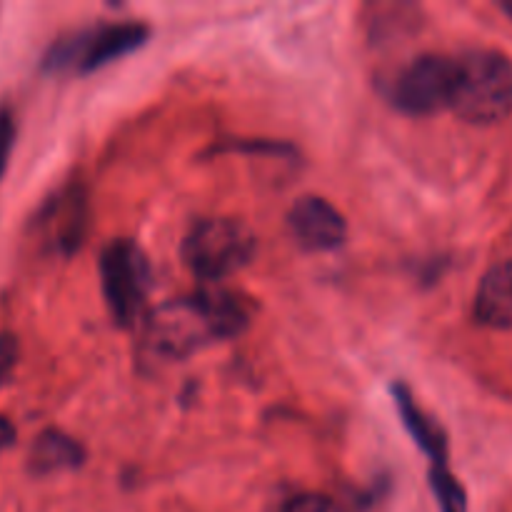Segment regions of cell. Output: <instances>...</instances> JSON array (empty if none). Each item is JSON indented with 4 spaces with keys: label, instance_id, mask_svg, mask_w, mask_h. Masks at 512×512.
<instances>
[{
    "label": "cell",
    "instance_id": "obj_1",
    "mask_svg": "<svg viewBox=\"0 0 512 512\" xmlns=\"http://www.w3.org/2000/svg\"><path fill=\"white\" fill-rule=\"evenodd\" d=\"M250 325V310L228 290H203L190 298L168 300L150 310L145 340L160 358L185 360L208 345L238 338Z\"/></svg>",
    "mask_w": 512,
    "mask_h": 512
},
{
    "label": "cell",
    "instance_id": "obj_2",
    "mask_svg": "<svg viewBox=\"0 0 512 512\" xmlns=\"http://www.w3.org/2000/svg\"><path fill=\"white\" fill-rule=\"evenodd\" d=\"M450 110L473 125L503 123L512 113V60L493 48L468 50L455 60Z\"/></svg>",
    "mask_w": 512,
    "mask_h": 512
},
{
    "label": "cell",
    "instance_id": "obj_3",
    "mask_svg": "<svg viewBox=\"0 0 512 512\" xmlns=\"http://www.w3.org/2000/svg\"><path fill=\"white\" fill-rule=\"evenodd\" d=\"M255 255V235L240 220L208 218L190 228L183 260L200 280H223L240 273Z\"/></svg>",
    "mask_w": 512,
    "mask_h": 512
},
{
    "label": "cell",
    "instance_id": "obj_4",
    "mask_svg": "<svg viewBox=\"0 0 512 512\" xmlns=\"http://www.w3.org/2000/svg\"><path fill=\"white\" fill-rule=\"evenodd\" d=\"M150 38V28L143 23H103L75 33L70 38L55 40L45 53V70H73L88 75L113 60L125 58L143 48Z\"/></svg>",
    "mask_w": 512,
    "mask_h": 512
},
{
    "label": "cell",
    "instance_id": "obj_5",
    "mask_svg": "<svg viewBox=\"0 0 512 512\" xmlns=\"http://www.w3.org/2000/svg\"><path fill=\"white\" fill-rule=\"evenodd\" d=\"M150 273L148 258L130 240H113L100 255V285L110 315L118 325H133L148 300Z\"/></svg>",
    "mask_w": 512,
    "mask_h": 512
},
{
    "label": "cell",
    "instance_id": "obj_6",
    "mask_svg": "<svg viewBox=\"0 0 512 512\" xmlns=\"http://www.w3.org/2000/svg\"><path fill=\"white\" fill-rule=\"evenodd\" d=\"M455 85V60L438 53L418 55L393 85V103L400 113L423 115L450 108Z\"/></svg>",
    "mask_w": 512,
    "mask_h": 512
},
{
    "label": "cell",
    "instance_id": "obj_7",
    "mask_svg": "<svg viewBox=\"0 0 512 512\" xmlns=\"http://www.w3.org/2000/svg\"><path fill=\"white\" fill-rule=\"evenodd\" d=\"M288 230L300 248L310 253L335 250L348 238V223L335 205L318 195H303L288 210Z\"/></svg>",
    "mask_w": 512,
    "mask_h": 512
},
{
    "label": "cell",
    "instance_id": "obj_8",
    "mask_svg": "<svg viewBox=\"0 0 512 512\" xmlns=\"http://www.w3.org/2000/svg\"><path fill=\"white\" fill-rule=\"evenodd\" d=\"M395 400V408H398L400 420H403L405 430L410 433L413 443L423 450L430 458V468H443L448 465V440H445V433L440 430V425L415 403L413 393L408 390V385L395 383L390 388Z\"/></svg>",
    "mask_w": 512,
    "mask_h": 512
},
{
    "label": "cell",
    "instance_id": "obj_9",
    "mask_svg": "<svg viewBox=\"0 0 512 512\" xmlns=\"http://www.w3.org/2000/svg\"><path fill=\"white\" fill-rule=\"evenodd\" d=\"M475 318L495 330H512V260H500L483 275L475 293Z\"/></svg>",
    "mask_w": 512,
    "mask_h": 512
},
{
    "label": "cell",
    "instance_id": "obj_10",
    "mask_svg": "<svg viewBox=\"0 0 512 512\" xmlns=\"http://www.w3.org/2000/svg\"><path fill=\"white\" fill-rule=\"evenodd\" d=\"M85 460L83 445L70 435L50 428L35 438L33 448L28 455V468L35 475H53L60 470L80 468Z\"/></svg>",
    "mask_w": 512,
    "mask_h": 512
},
{
    "label": "cell",
    "instance_id": "obj_11",
    "mask_svg": "<svg viewBox=\"0 0 512 512\" xmlns=\"http://www.w3.org/2000/svg\"><path fill=\"white\" fill-rule=\"evenodd\" d=\"M430 488H433L440 512H468V495L458 478L450 473L448 465L430 468Z\"/></svg>",
    "mask_w": 512,
    "mask_h": 512
},
{
    "label": "cell",
    "instance_id": "obj_12",
    "mask_svg": "<svg viewBox=\"0 0 512 512\" xmlns=\"http://www.w3.org/2000/svg\"><path fill=\"white\" fill-rule=\"evenodd\" d=\"M283 512H348L338 500L323 493H300L285 503Z\"/></svg>",
    "mask_w": 512,
    "mask_h": 512
},
{
    "label": "cell",
    "instance_id": "obj_13",
    "mask_svg": "<svg viewBox=\"0 0 512 512\" xmlns=\"http://www.w3.org/2000/svg\"><path fill=\"white\" fill-rule=\"evenodd\" d=\"M15 135H18V125H15L13 110H10L8 105H0V180L8 173Z\"/></svg>",
    "mask_w": 512,
    "mask_h": 512
},
{
    "label": "cell",
    "instance_id": "obj_14",
    "mask_svg": "<svg viewBox=\"0 0 512 512\" xmlns=\"http://www.w3.org/2000/svg\"><path fill=\"white\" fill-rule=\"evenodd\" d=\"M15 363H18V340L13 335L3 333L0 335V388L8 383L10 373L15 370Z\"/></svg>",
    "mask_w": 512,
    "mask_h": 512
},
{
    "label": "cell",
    "instance_id": "obj_15",
    "mask_svg": "<svg viewBox=\"0 0 512 512\" xmlns=\"http://www.w3.org/2000/svg\"><path fill=\"white\" fill-rule=\"evenodd\" d=\"M15 443V428L5 415H0V453L10 448Z\"/></svg>",
    "mask_w": 512,
    "mask_h": 512
},
{
    "label": "cell",
    "instance_id": "obj_16",
    "mask_svg": "<svg viewBox=\"0 0 512 512\" xmlns=\"http://www.w3.org/2000/svg\"><path fill=\"white\" fill-rule=\"evenodd\" d=\"M500 8H503L505 13L510 15V20H512V0H510V3H503V5H500Z\"/></svg>",
    "mask_w": 512,
    "mask_h": 512
}]
</instances>
